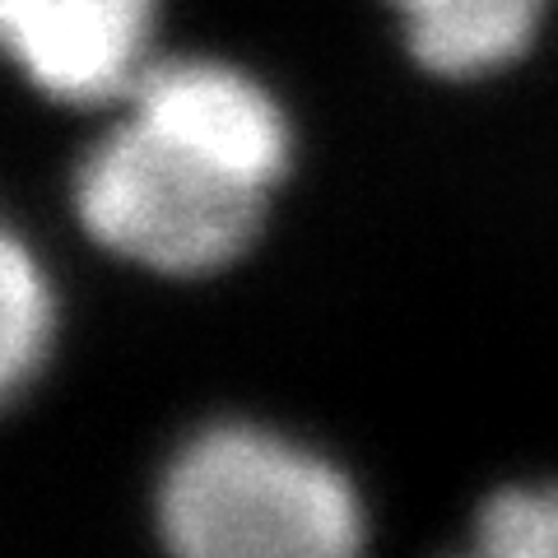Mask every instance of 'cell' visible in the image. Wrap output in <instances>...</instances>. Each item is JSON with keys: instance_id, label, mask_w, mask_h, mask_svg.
Segmentation results:
<instances>
[{"instance_id": "6da1fadb", "label": "cell", "mask_w": 558, "mask_h": 558, "mask_svg": "<svg viewBox=\"0 0 558 558\" xmlns=\"http://www.w3.org/2000/svg\"><path fill=\"white\" fill-rule=\"evenodd\" d=\"M154 526L182 558H349L368 539V508L326 451L215 418L163 461Z\"/></svg>"}, {"instance_id": "7a4b0ae2", "label": "cell", "mask_w": 558, "mask_h": 558, "mask_svg": "<svg viewBox=\"0 0 558 558\" xmlns=\"http://www.w3.org/2000/svg\"><path fill=\"white\" fill-rule=\"evenodd\" d=\"M266 191L121 117L75 163L70 205L84 238L108 256L163 279H209L238 266L266 223Z\"/></svg>"}, {"instance_id": "3957f363", "label": "cell", "mask_w": 558, "mask_h": 558, "mask_svg": "<svg viewBox=\"0 0 558 558\" xmlns=\"http://www.w3.org/2000/svg\"><path fill=\"white\" fill-rule=\"evenodd\" d=\"M121 108L266 196L293 168L284 102L266 80L223 57H154Z\"/></svg>"}, {"instance_id": "277c9868", "label": "cell", "mask_w": 558, "mask_h": 558, "mask_svg": "<svg viewBox=\"0 0 558 558\" xmlns=\"http://www.w3.org/2000/svg\"><path fill=\"white\" fill-rule=\"evenodd\" d=\"M159 0H0V61L61 108H108L154 61Z\"/></svg>"}, {"instance_id": "5b68a950", "label": "cell", "mask_w": 558, "mask_h": 558, "mask_svg": "<svg viewBox=\"0 0 558 558\" xmlns=\"http://www.w3.org/2000/svg\"><path fill=\"white\" fill-rule=\"evenodd\" d=\"M410 57L442 80H475L521 61L549 0H387Z\"/></svg>"}, {"instance_id": "8992f818", "label": "cell", "mask_w": 558, "mask_h": 558, "mask_svg": "<svg viewBox=\"0 0 558 558\" xmlns=\"http://www.w3.org/2000/svg\"><path fill=\"white\" fill-rule=\"evenodd\" d=\"M57 344V289L43 256L0 219V410L43 377Z\"/></svg>"}, {"instance_id": "52a82bcc", "label": "cell", "mask_w": 558, "mask_h": 558, "mask_svg": "<svg viewBox=\"0 0 558 558\" xmlns=\"http://www.w3.org/2000/svg\"><path fill=\"white\" fill-rule=\"evenodd\" d=\"M475 549L488 558H558V484L498 488L475 517Z\"/></svg>"}]
</instances>
